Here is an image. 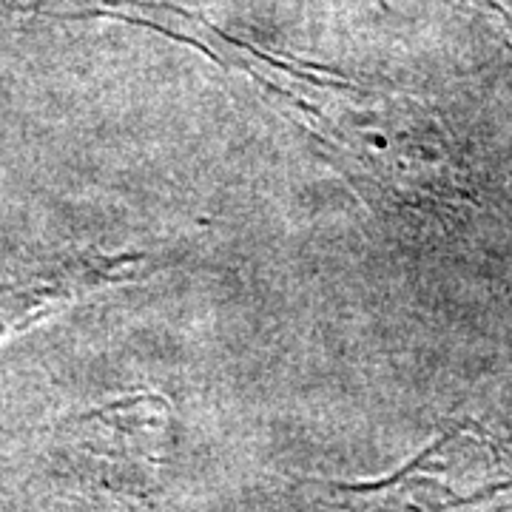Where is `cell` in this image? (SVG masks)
<instances>
[{"label":"cell","instance_id":"obj_1","mask_svg":"<svg viewBox=\"0 0 512 512\" xmlns=\"http://www.w3.org/2000/svg\"><path fill=\"white\" fill-rule=\"evenodd\" d=\"M60 18L120 20L197 46L228 72L254 83L265 103L325 148L330 163L353 185H370L393 197H433L450 183L444 134L410 97L370 89L328 66L256 49L177 3L100 0L94 9Z\"/></svg>","mask_w":512,"mask_h":512}]
</instances>
